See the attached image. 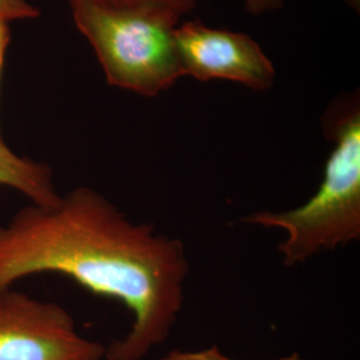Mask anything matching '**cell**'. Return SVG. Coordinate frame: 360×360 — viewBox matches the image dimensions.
Instances as JSON below:
<instances>
[{
	"label": "cell",
	"mask_w": 360,
	"mask_h": 360,
	"mask_svg": "<svg viewBox=\"0 0 360 360\" xmlns=\"http://www.w3.org/2000/svg\"><path fill=\"white\" fill-rule=\"evenodd\" d=\"M11 40V31H10V23L0 20V80H1V70L4 63V55L7 51V47Z\"/></svg>",
	"instance_id": "cell-11"
},
{
	"label": "cell",
	"mask_w": 360,
	"mask_h": 360,
	"mask_svg": "<svg viewBox=\"0 0 360 360\" xmlns=\"http://www.w3.org/2000/svg\"><path fill=\"white\" fill-rule=\"evenodd\" d=\"M175 41L183 77L198 80H231L248 89L266 91L275 79L269 56L251 37L219 30L198 20L178 25Z\"/></svg>",
	"instance_id": "cell-5"
},
{
	"label": "cell",
	"mask_w": 360,
	"mask_h": 360,
	"mask_svg": "<svg viewBox=\"0 0 360 360\" xmlns=\"http://www.w3.org/2000/svg\"><path fill=\"white\" fill-rule=\"evenodd\" d=\"M190 271L181 240L131 221L102 193L77 187L55 207L30 205L0 226V290L37 274H62L134 314L105 360H142L168 338Z\"/></svg>",
	"instance_id": "cell-1"
},
{
	"label": "cell",
	"mask_w": 360,
	"mask_h": 360,
	"mask_svg": "<svg viewBox=\"0 0 360 360\" xmlns=\"http://www.w3.org/2000/svg\"><path fill=\"white\" fill-rule=\"evenodd\" d=\"M245 10L252 15L276 11L282 7L283 0H243Z\"/></svg>",
	"instance_id": "cell-10"
},
{
	"label": "cell",
	"mask_w": 360,
	"mask_h": 360,
	"mask_svg": "<svg viewBox=\"0 0 360 360\" xmlns=\"http://www.w3.org/2000/svg\"><path fill=\"white\" fill-rule=\"evenodd\" d=\"M108 1L153 7L158 10L175 13L179 18H183L186 13L193 11V7L196 4V0H108Z\"/></svg>",
	"instance_id": "cell-8"
},
{
	"label": "cell",
	"mask_w": 360,
	"mask_h": 360,
	"mask_svg": "<svg viewBox=\"0 0 360 360\" xmlns=\"http://www.w3.org/2000/svg\"><path fill=\"white\" fill-rule=\"evenodd\" d=\"M67 1L110 86L153 98L183 77L175 41L178 15L108 0Z\"/></svg>",
	"instance_id": "cell-3"
},
{
	"label": "cell",
	"mask_w": 360,
	"mask_h": 360,
	"mask_svg": "<svg viewBox=\"0 0 360 360\" xmlns=\"http://www.w3.org/2000/svg\"><path fill=\"white\" fill-rule=\"evenodd\" d=\"M40 15L38 7L27 0H0V20L11 23L35 19Z\"/></svg>",
	"instance_id": "cell-7"
},
{
	"label": "cell",
	"mask_w": 360,
	"mask_h": 360,
	"mask_svg": "<svg viewBox=\"0 0 360 360\" xmlns=\"http://www.w3.org/2000/svg\"><path fill=\"white\" fill-rule=\"evenodd\" d=\"M0 186L23 193L35 206L55 207L62 199L47 163L20 156L4 142H0Z\"/></svg>",
	"instance_id": "cell-6"
},
{
	"label": "cell",
	"mask_w": 360,
	"mask_h": 360,
	"mask_svg": "<svg viewBox=\"0 0 360 360\" xmlns=\"http://www.w3.org/2000/svg\"><path fill=\"white\" fill-rule=\"evenodd\" d=\"M0 142H3V138H1V134H0Z\"/></svg>",
	"instance_id": "cell-12"
},
{
	"label": "cell",
	"mask_w": 360,
	"mask_h": 360,
	"mask_svg": "<svg viewBox=\"0 0 360 360\" xmlns=\"http://www.w3.org/2000/svg\"><path fill=\"white\" fill-rule=\"evenodd\" d=\"M324 131L334 142L322 183L309 202L290 211L257 212L247 224L281 229L284 266L333 251L360 238V110L358 101L336 104L324 116Z\"/></svg>",
	"instance_id": "cell-2"
},
{
	"label": "cell",
	"mask_w": 360,
	"mask_h": 360,
	"mask_svg": "<svg viewBox=\"0 0 360 360\" xmlns=\"http://www.w3.org/2000/svg\"><path fill=\"white\" fill-rule=\"evenodd\" d=\"M105 346L77 333L62 306L0 290V360H103Z\"/></svg>",
	"instance_id": "cell-4"
},
{
	"label": "cell",
	"mask_w": 360,
	"mask_h": 360,
	"mask_svg": "<svg viewBox=\"0 0 360 360\" xmlns=\"http://www.w3.org/2000/svg\"><path fill=\"white\" fill-rule=\"evenodd\" d=\"M162 360H233L226 356L218 346L202 349V351H180L174 349L169 351L167 355ZM278 360H303L299 354H291L288 356H284L282 359Z\"/></svg>",
	"instance_id": "cell-9"
}]
</instances>
